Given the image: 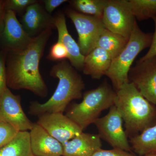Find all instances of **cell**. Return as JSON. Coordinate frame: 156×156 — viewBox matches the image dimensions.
Instances as JSON below:
<instances>
[{
  "instance_id": "cell-8",
  "label": "cell",
  "mask_w": 156,
  "mask_h": 156,
  "mask_svg": "<svg viewBox=\"0 0 156 156\" xmlns=\"http://www.w3.org/2000/svg\"><path fill=\"white\" fill-rule=\"evenodd\" d=\"M94 124L101 139L103 140L115 149L132 153L129 140L123 128V121L115 105L109 109L108 113L99 118Z\"/></svg>"
},
{
  "instance_id": "cell-11",
  "label": "cell",
  "mask_w": 156,
  "mask_h": 156,
  "mask_svg": "<svg viewBox=\"0 0 156 156\" xmlns=\"http://www.w3.org/2000/svg\"><path fill=\"white\" fill-rule=\"evenodd\" d=\"M38 117L37 123L62 145L83 132L63 113H46Z\"/></svg>"
},
{
  "instance_id": "cell-18",
  "label": "cell",
  "mask_w": 156,
  "mask_h": 156,
  "mask_svg": "<svg viewBox=\"0 0 156 156\" xmlns=\"http://www.w3.org/2000/svg\"><path fill=\"white\" fill-rule=\"evenodd\" d=\"M132 151L140 156L156 153V124L129 138Z\"/></svg>"
},
{
  "instance_id": "cell-20",
  "label": "cell",
  "mask_w": 156,
  "mask_h": 156,
  "mask_svg": "<svg viewBox=\"0 0 156 156\" xmlns=\"http://www.w3.org/2000/svg\"><path fill=\"white\" fill-rule=\"evenodd\" d=\"M0 156H34L31 151L29 131L18 132L11 142L0 148Z\"/></svg>"
},
{
  "instance_id": "cell-30",
  "label": "cell",
  "mask_w": 156,
  "mask_h": 156,
  "mask_svg": "<svg viewBox=\"0 0 156 156\" xmlns=\"http://www.w3.org/2000/svg\"><path fill=\"white\" fill-rule=\"evenodd\" d=\"M6 11L5 9L4 1L0 0V37L2 32L4 26V19Z\"/></svg>"
},
{
  "instance_id": "cell-12",
  "label": "cell",
  "mask_w": 156,
  "mask_h": 156,
  "mask_svg": "<svg viewBox=\"0 0 156 156\" xmlns=\"http://www.w3.org/2000/svg\"><path fill=\"white\" fill-rule=\"evenodd\" d=\"M0 121L10 124L19 132L30 131L33 123L23 109L21 98L9 88L0 96Z\"/></svg>"
},
{
  "instance_id": "cell-7",
  "label": "cell",
  "mask_w": 156,
  "mask_h": 156,
  "mask_svg": "<svg viewBox=\"0 0 156 156\" xmlns=\"http://www.w3.org/2000/svg\"><path fill=\"white\" fill-rule=\"evenodd\" d=\"M66 13L72 20L78 34V44L82 54L87 56L96 48L101 31L105 28L102 19L67 9Z\"/></svg>"
},
{
  "instance_id": "cell-22",
  "label": "cell",
  "mask_w": 156,
  "mask_h": 156,
  "mask_svg": "<svg viewBox=\"0 0 156 156\" xmlns=\"http://www.w3.org/2000/svg\"><path fill=\"white\" fill-rule=\"evenodd\" d=\"M132 13L139 20L153 18L156 16V0H130Z\"/></svg>"
},
{
  "instance_id": "cell-29",
  "label": "cell",
  "mask_w": 156,
  "mask_h": 156,
  "mask_svg": "<svg viewBox=\"0 0 156 156\" xmlns=\"http://www.w3.org/2000/svg\"><path fill=\"white\" fill-rule=\"evenodd\" d=\"M67 2L68 1L66 0H44L42 2L44 4L45 11L51 14L56 8Z\"/></svg>"
},
{
  "instance_id": "cell-26",
  "label": "cell",
  "mask_w": 156,
  "mask_h": 156,
  "mask_svg": "<svg viewBox=\"0 0 156 156\" xmlns=\"http://www.w3.org/2000/svg\"><path fill=\"white\" fill-rule=\"evenodd\" d=\"M7 52L0 50V96L8 88L6 78V60Z\"/></svg>"
},
{
  "instance_id": "cell-24",
  "label": "cell",
  "mask_w": 156,
  "mask_h": 156,
  "mask_svg": "<svg viewBox=\"0 0 156 156\" xmlns=\"http://www.w3.org/2000/svg\"><path fill=\"white\" fill-rule=\"evenodd\" d=\"M37 2L36 0H6L4 1V5L5 11L20 13L25 11L29 6Z\"/></svg>"
},
{
  "instance_id": "cell-2",
  "label": "cell",
  "mask_w": 156,
  "mask_h": 156,
  "mask_svg": "<svg viewBox=\"0 0 156 156\" xmlns=\"http://www.w3.org/2000/svg\"><path fill=\"white\" fill-rule=\"evenodd\" d=\"M50 74L58 80L56 90L44 103L32 102L29 107L30 114L39 116L46 113H63L73 100L83 97L85 87L83 80L68 62L64 60L55 65Z\"/></svg>"
},
{
  "instance_id": "cell-1",
  "label": "cell",
  "mask_w": 156,
  "mask_h": 156,
  "mask_svg": "<svg viewBox=\"0 0 156 156\" xmlns=\"http://www.w3.org/2000/svg\"><path fill=\"white\" fill-rule=\"evenodd\" d=\"M52 29L33 39L25 50L7 53V87L14 90L26 89L41 98L47 97L48 89L40 73L39 64L44 55Z\"/></svg>"
},
{
  "instance_id": "cell-31",
  "label": "cell",
  "mask_w": 156,
  "mask_h": 156,
  "mask_svg": "<svg viewBox=\"0 0 156 156\" xmlns=\"http://www.w3.org/2000/svg\"><path fill=\"white\" fill-rule=\"evenodd\" d=\"M145 156H156V153H155L150 154L147 155Z\"/></svg>"
},
{
  "instance_id": "cell-17",
  "label": "cell",
  "mask_w": 156,
  "mask_h": 156,
  "mask_svg": "<svg viewBox=\"0 0 156 156\" xmlns=\"http://www.w3.org/2000/svg\"><path fill=\"white\" fill-rule=\"evenodd\" d=\"M113 58L105 50L96 48L85 56L83 71L94 80H99L106 74Z\"/></svg>"
},
{
  "instance_id": "cell-10",
  "label": "cell",
  "mask_w": 156,
  "mask_h": 156,
  "mask_svg": "<svg viewBox=\"0 0 156 156\" xmlns=\"http://www.w3.org/2000/svg\"><path fill=\"white\" fill-rule=\"evenodd\" d=\"M33 39L23 29L16 13L6 11L4 28L0 37L1 50L7 53L23 51L28 48Z\"/></svg>"
},
{
  "instance_id": "cell-14",
  "label": "cell",
  "mask_w": 156,
  "mask_h": 156,
  "mask_svg": "<svg viewBox=\"0 0 156 156\" xmlns=\"http://www.w3.org/2000/svg\"><path fill=\"white\" fill-rule=\"evenodd\" d=\"M29 136L34 156H63L62 144L37 122L33 123Z\"/></svg>"
},
{
  "instance_id": "cell-3",
  "label": "cell",
  "mask_w": 156,
  "mask_h": 156,
  "mask_svg": "<svg viewBox=\"0 0 156 156\" xmlns=\"http://www.w3.org/2000/svg\"><path fill=\"white\" fill-rule=\"evenodd\" d=\"M116 92L114 105L122 119L128 138L156 125V105L147 100L134 84L127 83Z\"/></svg>"
},
{
  "instance_id": "cell-16",
  "label": "cell",
  "mask_w": 156,
  "mask_h": 156,
  "mask_svg": "<svg viewBox=\"0 0 156 156\" xmlns=\"http://www.w3.org/2000/svg\"><path fill=\"white\" fill-rule=\"evenodd\" d=\"M63 156H92L101 148L98 134L83 132L63 145Z\"/></svg>"
},
{
  "instance_id": "cell-5",
  "label": "cell",
  "mask_w": 156,
  "mask_h": 156,
  "mask_svg": "<svg viewBox=\"0 0 156 156\" xmlns=\"http://www.w3.org/2000/svg\"><path fill=\"white\" fill-rule=\"evenodd\" d=\"M152 38V34L143 31L135 22L127 44L121 53L113 59L105 74L111 81L116 92L129 83L128 73L133 62L141 51L150 47Z\"/></svg>"
},
{
  "instance_id": "cell-23",
  "label": "cell",
  "mask_w": 156,
  "mask_h": 156,
  "mask_svg": "<svg viewBox=\"0 0 156 156\" xmlns=\"http://www.w3.org/2000/svg\"><path fill=\"white\" fill-rule=\"evenodd\" d=\"M18 132L13 126L0 121V148L11 142Z\"/></svg>"
},
{
  "instance_id": "cell-19",
  "label": "cell",
  "mask_w": 156,
  "mask_h": 156,
  "mask_svg": "<svg viewBox=\"0 0 156 156\" xmlns=\"http://www.w3.org/2000/svg\"><path fill=\"white\" fill-rule=\"evenodd\" d=\"M128 40L105 28L101 33L96 48H101L105 50L113 59L122 51Z\"/></svg>"
},
{
  "instance_id": "cell-27",
  "label": "cell",
  "mask_w": 156,
  "mask_h": 156,
  "mask_svg": "<svg viewBox=\"0 0 156 156\" xmlns=\"http://www.w3.org/2000/svg\"><path fill=\"white\" fill-rule=\"evenodd\" d=\"M92 156H136L133 153L129 152L126 151L113 148L112 150H98Z\"/></svg>"
},
{
  "instance_id": "cell-28",
  "label": "cell",
  "mask_w": 156,
  "mask_h": 156,
  "mask_svg": "<svg viewBox=\"0 0 156 156\" xmlns=\"http://www.w3.org/2000/svg\"><path fill=\"white\" fill-rule=\"evenodd\" d=\"M153 19L154 22L155 31L153 34L151 44L149 50L147 53L144 56L140 58L139 60H138L139 61H144L156 56V16L154 17Z\"/></svg>"
},
{
  "instance_id": "cell-21",
  "label": "cell",
  "mask_w": 156,
  "mask_h": 156,
  "mask_svg": "<svg viewBox=\"0 0 156 156\" xmlns=\"http://www.w3.org/2000/svg\"><path fill=\"white\" fill-rule=\"evenodd\" d=\"M106 0H73L69 1L76 11L81 14L102 19Z\"/></svg>"
},
{
  "instance_id": "cell-15",
  "label": "cell",
  "mask_w": 156,
  "mask_h": 156,
  "mask_svg": "<svg viewBox=\"0 0 156 156\" xmlns=\"http://www.w3.org/2000/svg\"><path fill=\"white\" fill-rule=\"evenodd\" d=\"M54 19L55 27L58 31L57 41L62 43L66 48L70 63L76 69H83L85 56L81 53L78 43L69 33L64 14L59 12Z\"/></svg>"
},
{
  "instance_id": "cell-25",
  "label": "cell",
  "mask_w": 156,
  "mask_h": 156,
  "mask_svg": "<svg viewBox=\"0 0 156 156\" xmlns=\"http://www.w3.org/2000/svg\"><path fill=\"white\" fill-rule=\"evenodd\" d=\"M48 58L53 61L63 60L69 58V54L66 48L61 42L57 41L52 46Z\"/></svg>"
},
{
  "instance_id": "cell-6",
  "label": "cell",
  "mask_w": 156,
  "mask_h": 156,
  "mask_svg": "<svg viewBox=\"0 0 156 156\" xmlns=\"http://www.w3.org/2000/svg\"><path fill=\"white\" fill-rule=\"evenodd\" d=\"M102 20L105 28L128 39L136 21L128 0H106Z\"/></svg>"
},
{
  "instance_id": "cell-4",
  "label": "cell",
  "mask_w": 156,
  "mask_h": 156,
  "mask_svg": "<svg viewBox=\"0 0 156 156\" xmlns=\"http://www.w3.org/2000/svg\"><path fill=\"white\" fill-rule=\"evenodd\" d=\"M116 96L114 89L104 81L96 89L84 93L80 103L71 104L66 115L83 131L94 124L103 111L114 105Z\"/></svg>"
},
{
  "instance_id": "cell-9",
  "label": "cell",
  "mask_w": 156,
  "mask_h": 156,
  "mask_svg": "<svg viewBox=\"0 0 156 156\" xmlns=\"http://www.w3.org/2000/svg\"><path fill=\"white\" fill-rule=\"evenodd\" d=\"M128 79L147 100L156 105V56L136 62L129 70Z\"/></svg>"
},
{
  "instance_id": "cell-13",
  "label": "cell",
  "mask_w": 156,
  "mask_h": 156,
  "mask_svg": "<svg viewBox=\"0 0 156 156\" xmlns=\"http://www.w3.org/2000/svg\"><path fill=\"white\" fill-rule=\"evenodd\" d=\"M20 22L31 38L37 36L46 30L55 27L54 17L48 14L38 2L28 7Z\"/></svg>"
}]
</instances>
